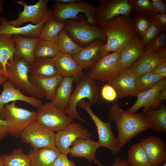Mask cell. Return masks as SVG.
<instances>
[{"label": "cell", "instance_id": "cell-14", "mask_svg": "<svg viewBox=\"0 0 166 166\" xmlns=\"http://www.w3.org/2000/svg\"><path fill=\"white\" fill-rule=\"evenodd\" d=\"M92 134L80 123H71L63 130L55 133V146L61 153H69L70 146L78 138L89 139Z\"/></svg>", "mask_w": 166, "mask_h": 166}, {"label": "cell", "instance_id": "cell-50", "mask_svg": "<svg viewBox=\"0 0 166 166\" xmlns=\"http://www.w3.org/2000/svg\"><path fill=\"white\" fill-rule=\"evenodd\" d=\"M56 2L64 4H68L75 2H78L79 0H54Z\"/></svg>", "mask_w": 166, "mask_h": 166}, {"label": "cell", "instance_id": "cell-55", "mask_svg": "<svg viewBox=\"0 0 166 166\" xmlns=\"http://www.w3.org/2000/svg\"><path fill=\"white\" fill-rule=\"evenodd\" d=\"M162 166H166V163H165Z\"/></svg>", "mask_w": 166, "mask_h": 166}, {"label": "cell", "instance_id": "cell-51", "mask_svg": "<svg viewBox=\"0 0 166 166\" xmlns=\"http://www.w3.org/2000/svg\"><path fill=\"white\" fill-rule=\"evenodd\" d=\"M8 80V78L4 76L0 77V84H3L5 81Z\"/></svg>", "mask_w": 166, "mask_h": 166}, {"label": "cell", "instance_id": "cell-31", "mask_svg": "<svg viewBox=\"0 0 166 166\" xmlns=\"http://www.w3.org/2000/svg\"><path fill=\"white\" fill-rule=\"evenodd\" d=\"M143 113L152 124V130L159 133H166V107L164 104L158 109L150 108Z\"/></svg>", "mask_w": 166, "mask_h": 166}, {"label": "cell", "instance_id": "cell-27", "mask_svg": "<svg viewBox=\"0 0 166 166\" xmlns=\"http://www.w3.org/2000/svg\"><path fill=\"white\" fill-rule=\"evenodd\" d=\"M74 80V78L72 77H63L55 90L52 100L51 101L64 111L68 106Z\"/></svg>", "mask_w": 166, "mask_h": 166}, {"label": "cell", "instance_id": "cell-1", "mask_svg": "<svg viewBox=\"0 0 166 166\" xmlns=\"http://www.w3.org/2000/svg\"><path fill=\"white\" fill-rule=\"evenodd\" d=\"M108 117L116 124L117 142L121 149L134 136L152 126L143 113H129L121 109L117 103L114 104L109 109Z\"/></svg>", "mask_w": 166, "mask_h": 166}, {"label": "cell", "instance_id": "cell-6", "mask_svg": "<svg viewBox=\"0 0 166 166\" xmlns=\"http://www.w3.org/2000/svg\"><path fill=\"white\" fill-rule=\"evenodd\" d=\"M65 22L64 29L70 37L79 45H88L97 39L102 41L107 40L103 28L89 24L86 18H83L80 21L69 19Z\"/></svg>", "mask_w": 166, "mask_h": 166}, {"label": "cell", "instance_id": "cell-37", "mask_svg": "<svg viewBox=\"0 0 166 166\" xmlns=\"http://www.w3.org/2000/svg\"><path fill=\"white\" fill-rule=\"evenodd\" d=\"M163 78L151 73L136 76L135 86L138 94L151 88Z\"/></svg>", "mask_w": 166, "mask_h": 166}, {"label": "cell", "instance_id": "cell-12", "mask_svg": "<svg viewBox=\"0 0 166 166\" xmlns=\"http://www.w3.org/2000/svg\"><path fill=\"white\" fill-rule=\"evenodd\" d=\"M120 58V53L117 52L103 56L90 67L87 75L95 80L108 82L121 70Z\"/></svg>", "mask_w": 166, "mask_h": 166}, {"label": "cell", "instance_id": "cell-48", "mask_svg": "<svg viewBox=\"0 0 166 166\" xmlns=\"http://www.w3.org/2000/svg\"><path fill=\"white\" fill-rule=\"evenodd\" d=\"M166 99V86L160 91L158 96L156 102L153 109H157L159 107L161 103L163 100Z\"/></svg>", "mask_w": 166, "mask_h": 166}, {"label": "cell", "instance_id": "cell-34", "mask_svg": "<svg viewBox=\"0 0 166 166\" xmlns=\"http://www.w3.org/2000/svg\"><path fill=\"white\" fill-rule=\"evenodd\" d=\"M4 166H30L31 161L28 156L22 149L18 148L13 150L10 154H1Z\"/></svg>", "mask_w": 166, "mask_h": 166}, {"label": "cell", "instance_id": "cell-23", "mask_svg": "<svg viewBox=\"0 0 166 166\" xmlns=\"http://www.w3.org/2000/svg\"><path fill=\"white\" fill-rule=\"evenodd\" d=\"M145 47L138 36H135L124 47L120 53L121 70L129 69L132 65L145 51Z\"/></svg>", "mask_w": 166, "mask_h": 166}, {"label": "cell", "instance_id": "cell-18", "mask_svg": "<svg viewBox=\"0 0 166 166\" xmlns=\"http://www.w3.org/2000/svg\"><path fill=\"white\" fill-rule=\"evenodd\" d=\"M165 60L166 48L161 52L146 50L129 69L135 76L150 73L156 65Z\"/></svg>", "mask_w": 166, "mask_h": 166}, {"label": "cell", "instance_id": "cell-32", "mask_svg": "<svg viewBox=\"0 0 166 166\" xmlns=\"http://www.w3.org/2000/svg\"><path fill=\"white\" fill-rule=\"evenodd\" d=\"M65 24V22L58 21L52 15L46 22L42 30L38 37L40 40L56 42Z\"/></svg>", "mask_w": 166, "mask_h": 166}, {"label": "cell", "instance_id": "cell-13", "mask_svg": "<svg viewBox=\"0 0 166 166\" xmlns=\"http://www.w3.org/2000/svg\"><path fill=\"white\" fill-rule=\"evenodd\" d=\"M24 8L23 11L18 14L15 19L9 21L4 18L7 24L15 26H19L23 24L30 22L33 24H37L41 22L44 18L48 10L47 4L49 0H39L35 4L28 5L24 0H14Z\"/></svg>", "mask_w": 166, "mask_h": 166}, {"label": "cell", "instance_id": "cell-29", "mask_svg": "<svg viewBox=\"0 0 166 166\" xmlns=\"http://www.w3.org/2000/svg\"><path fill=\"white\" fill-rule=\"evenodd\" d=\"M15 44L13 36L0 34V62L4 76L8 77V67L14 56Z\"/></svg>", "mask_w": 166, "mask_h": 166}, {"label": "cell", "instance_id": "cell-28", "mask_svg": "<svg viewBox=\"0 0 166 166\" xmlns=\"http://www.w3.org/2000/svg\"><path fill=\"white\" fill-rule=\"evenodd\" d=\"M57 74L53 58H35L30 65V76L42 77H50Z\"/></svg>", "mask_w": 166, "mask_h": 166}, {"label": "cell", "instance_id": "cell-36", "mask_svg": "<svg viewBox=\"0 0 166 166\" xmlns=\"http://www.w3.org/2000/svg\"><path fill=\"white\" fill-rule=\"evenodd\" d=\"M60 50L56 42L40 40L34 53L35 58H53Z\"/></svg>", "mask_w": 166, "mask_h": 166}, {"label": "cell", "instance_id": "cell-43", "mask_svg": "<svg viewBox=\"0 0 166 166\" xmlns=\"http://www.w3.org/2000/svg\"><path fill=\"white\" fill-rule=\"evenodd\" d=\"M53 166H77L73 161L69 160L67 155L60 153L54 162Z\"/></svg>", "mask_w": 166, "mask_h": 166}, {"label": "cell", "instance_id": "cell-39", "mask_svg": "<svg viewBox=\"0 0 166 166\" xmlns=\"http://www.w3.org/2000/svg\"><path fill=\"white\" fill-rule=\"evenodd\" d=\"M132 10L135 14L149 17L156 13L150 0H133Z\"/></svg>", "mask_w": 166, "mask_h": 166}, {"label": "cell", "instance_id": "cell-26", "mask_svg": "<svg viewBox=\"0 0 166 166\" xmlns=\"http://www.w3.org/2000/svg\"><path fill=\"white\" fill-rule=\"evenodd\" d=\"M60 153L56 146L38 149L32 148L28 154L31 161L30 166H53Z\"/></svg>", "mask_w": 166, "mask_h": 166}, {"label": "cell", "instance_id": "cell-35", "mask_svg": "<svg viewBox=\"0 0 166 166\" xmlns=\"http://www.w3.org/2000/svg\"><path fill=\"white\" fill-rule=\"evenodd\" d=\"M56 43L60 52L73 56L83 47L74 41L64 28L59 34Z\"/></svg>", "mask_w": 166, "mask_h": 166}, {"label": "cell", "instance_id": "cell-7", "mask_svg": "<svg viewBox=\"0 0 166 166\" xmlns=\"http://www.w3.org/2000/svg\"><path fill=\"white\" fill-rule=\"evenodd\" d=\"M52 16L58 21L65 22L69 19L75 20L78 14L84 13L87 22L94 25L96 24V7L80 0L68 4L56 2L52 5Z\"/></svg>", "mask_w": 166, "mask_h": 166}, {"label": "cell", "instance_id": "cell-8", "mask_svg": "<svg viewBox=\"0 0 166 166\" xmlns=\"http://www.w3.org/2000/svg\"><path fill=\"white\" fill-rule=\"evenodd\" d=\"M36 121L46 128L56 132L68 126L73 121L66 116L65 111L51 101L46 102L37 108Z\"/></svg>", "mask_w": 166, "mask_h": 166}, {"label": "cell", "instance_id": "cell-24", "mask_svg": "<svg viewBox=\"0 0 166 166\" xmlns=\"http://www.w3.org/2000/svg\"><path fill=\"white\" fill-rule=\"evenodd\" d=\"M15 44L14 56L22 58L30 65L35 58L34 53L37 44L40 40L38 37H27L19 35L13 36Z\"/></svg>", "mask_w": 166, "mask_h": 166}, {"label": "cell", "instance_id": "cell-2", "mask_svg": "<svg viewBox=\"0 0 166 166\" xmlns=\"http://www.w3.org/2000/svg\"><path fill=\"white\" fill-rule=\"evenodd\" d=\"M102 28L107 38L106 43L104 45L105 55L114 52L121 53L136 36L132 20L129 15L117 16Z\"/></svg>", "mask_w": 166, "mask_h": 166}, {"label": "cell", "instance_id": "cell-3", "mask_svg": "<svg viewBox=\"0 0 166 166\" xmlns=\"http://www.w3.org/2000/svg\"><path fill=\"white\" fill-rule=\"evenodd\" d=\"M29 67L30 64L24 59L14 56L8 67V81L29 96L40 99L45 97L44 93L30 81Z\"/></svg>", "mask_w": 166, "mask_h": 166}, {"label": "cell", "instance_id": "cell-30", "mask_svg": "<svg viewBox=\"0 0 166 166\" xmlns=\"http://www.w3.org/2000/svg\"><path fill=\"white\" fill-rule=\"evenodd\" d=\"M63 77L61 75L57 74L50 77L30 76V79L34 85L44 93L45 97L47 99L52 101L55 90Z\"/></svg>", "mask_w": 166, "mask_h": 166}, {"label": "cell", "instance_id": "cell-22", "mask_svg": "<svg viewBox=\"0 0 166 166\" xmlns=\"http://www.w3.org/2000/svg\"><path fill=\"white\" fill-rule=\"evenodd\" d=\"M53 58L57 74L73 77L74 80L80 78L83 69L72 56L60 51Z\"/></svg>", "mask_w": 166, "mask_h": 166}, {"label": "cell", "instance_id": "cell-41", "mask_svg": "<svg viewBox=\"0 0 166 166\" xmlns=\"http://www.w3.org/2000/svg\"><path fill=\"white\" fill-rule=\"evenodd\" d=\"M166 34L165 31L160 34L148 45L145 46V50L161 52L166 48Z\"/></svg>", "mask_w": 166, "mask_h": 166}, {"label": "cell", "instance_id": "cell-49", "mask_svg": "<svg viewBox=\"0 0 166 166\" xmlns=\"http://www.w3.org/2000/svg\"><path fill=\"white\" fill-rule=\"evenodd\" d=\"M160 23L165 29L166 26V14L155 13L153 15Z\"/></svg>", "mask_w": 166, "mask_h": 166}, {"label": "cell", "instance_id": "cell-38", "mask_svg": "<svg viewBox=\"0 0 166 166\" xmlns=\"http://www.w3.org/2000/svg\"><path fill=\"white\" fill-rule=\"evenodd\" d=\"M149 18L150 20L149 26L146 32L140 38L145 47L165 31V29L154 15H152Z\"/></svg>", "mask_w": 166, "mask_h": 166}, {"label": "cell", "instance_id": "cell-47", "mask_svg": "<svg viewBox=\"0 0 166 166\" xmlns=\"http://www.w3.org/2000/svg\"><path fill=\"white\" fill-rule=\"evenodd\" d=\"M8 134L6 122L0 118V141L5 138Z\"/></svg>", "mask_w": 166, "mask_h": 166}, {"label": "cell", "instance_id": "cell-20", "mask_svg": "<svg viewBox=\"0 0 166 166\" xmlns=\"http://www.w3.org/2000/svg\"><path fill=\"white\" fill-rule=\"evenodd\" d=\"M2 86L3 90L0 95V113L5 105L16 101L26 102L37 108L42 105L40 99L24 95L19 89L15 87L8 80Z\"/></svg>", "mask_w": 166, "mask_h": 166}, {"label": "cell", "instance_id": "cell-46", "mask_svg": "<svg viewBox=\"0 0 166 166\" xmlns=\"http://www.w3.org/2000/svg\"><path fill=\"white\" fill-rule=\"evenodd\" d=\"M94 164H97L99 166H104L101 164L97 160L93 161ZM112 166H131L128 162L127 159H122L120 156H118L114 160V162Z\"/></svg>", "mask_w": 166, "mask_h": 166}, {"label": "cell", "instance_id": "cell-11", "mask_svg": "<svg viewBox=\"0 0 166 166\" xmlns=\"http://www.w3.org/2000/svg\"><path fill=\"white\" fill-rule=\"evenodd\" d=\"M77 105L87 112L94 122L98 134V139L97 142L100 147L108 148L114 155L119 152L121 149L118 146L116 138L114 137L111 129V121L105 122L102 121L92 111L91 109L92 105L84 99L80 101Z\"/></svg>", "mask_w": 166, "mask_h": 166}, {"label": "cell", "instance_id": "cell-5", "mask_svg": "<svg viewBox=\"0 0 166 166\" xmlns=\"http://www.w3.org/2000/svg\"><path fill=\"white\" fill-rule=\"evenodd\" d=\"M36 112L18 107L14 102L5 105L0 113V118L7 122L8 134L16 138L36 120Z\"/></svg>", "mask_w": 166, "mask_h": 166}, {"label": "cell", "instance_id": "cell-42", "mask_svg": "<svg viewBox=\"0 0 166 166\" xmlns=\"http://www.w3.org/2000/svg\"><path fill=\"white\" fill-rule=\"evenodd\" d=\"M100 94L102 99L110 102L114 101L117 97L115 89L108 84L104 85L101 88Z\"/></svg>", "mask_w": 166, "mask_h": 166}, {"label": "cell", "instance_id": "cell-53", "mask_svg": "<svg viewBox=\"0 0 166 166\" xmlns=\"http://www.w3.org/2000/svg\"><path fill=\"white\" fill-rule=\"evenodd\" d=\"M2 76H4V74L2 66L0 62V77Z\"/></svg>", "mask_w": 166, "mask_h": 166}, {"label": "cell", "instance_id": "cell-9", "mask_svg": "<svg viewBox=\"0 0 166 166\" xmlns=\"http://www.w3.org/2000/svg\"><path fill=\"white\" fill-rule=\"evenodd\" d=\"M96 24L103 28L113 18L119 15H129L133 0H98Z\"/></svg>", "mask_w": 166, "mask_h": 166}, {"label": "cell", "instance_id": "cell-21", "mask_svg": "<svg viewBox=\"0 0 166 166\" xmlns=\"http://www.w3.org/2000/svg\"><path fill=\"white\" fill-rule=\"evenodd\" d=\"M166 86V78L161 80L151 88L139 93L134 104L126 110L129 113H134L140 108L144 107L143 113L150 108L153 109L161 90Z\"/></svg>", "mask_w": 166, "mask_h": 166}, {"label": "cell", "instance_id": "cell-16", "mask_svg": "<svg viewBox=\"0 0 166 166\" xmlns=\"http://www.w3.org/2000/svg\"><path fill=\"white\" fill-rule=\"evenodd\" d=\"M135 75L129 69L121 70L114 77L107 82L115 89L117 97L137 96Z\"/></svg>", "mask_w": 166, "mask_h": 166}, {"label": "cell", "instance_id": "cell-45", "mask_svg": "<svg viewBox=\"0 0 166 166\" xmlns=\"http://www.w3.org/2000/svg\"><path fill=\"white\" fill-rule=\"evenodd\" d=\"M151 2L156 13L166 14V5L162 1L152 0Z\"/></svg>", "mask_w": 166, "mask_h": 166}, {"label": "cell", "instance_id": "cell-10", "mask_svg": "<svg viewBox=\"0 0 166 166\" xmlns=\"http://www.w3.org/2000/svg\"><path fill=\"white\" fill-rule=\"evenodd\" d=\"M20 137L23 142L30 144L33 149L55 147V133L36 120L26 128Z\"/></svg>", "mask_w": 166, "mask_h": 166}, {"label": "cell", "instance_id": "cell-44", "mask_svg": "<svg viewBox=\"0 0 166 166\" xmlns=\"http://www.w3.org/2000/svg\"><path fill=\"white\" fill-rule=\"evenodd\" d=\"M150 73L160 76L163 78H166V60L158 64Z\"/></svg>", "mask_w": 166, "mask_h": 166}, {"label": "cell", "instance_id": "cell-15", "mask_svg": "<svg viewBox=\"0 0 166 166\" xmlns=\"http://www.w3.org/2000/svg\"><path fill=\"white\" fill-rule=\"evenodd\" d=\"M139 143L152 166H159L166 162V145L160 137L151 135L141 139Z\"/></svg>", "mask_w": 166, "mask_h": 166}, {"label": "cell", "instance_id": "cell-4", "mask_svg": "<svg viewBox=\"0 0 166 166\" xmlns=\"http://www.w3.org/2000/svg\"><path fill=\"white\" fill-rule=\"evenodd\" d=\"M100 92L95 81L87 75L84 76L77 80L69 100L68 107L65 111V113L72 120L75 119L85 121V120L81 118L77 113V105L80 101L84 98L88 99L91 105L97 103L99 100Z\"/></svg>", "mask_w": 166, "mask_h": 166}, {"label": "cell", "instance_id": "cell-33", "mask_svg": "<svg viewBox=\"0 0 166 166\" xmlns=\"http://www.w3.org/2000/svg\"><path fill=\"white\" fill-rule=\"evenodd\" d=\"M127 160L131 166H152L139 143L132 144L129 149Z\"/></svg>", "mask_w": 166, "mask_h": 166}, {"label": "cell", "instance_id": "cell-54", "mask_svg": "<svg viewBox=\"0 0 166 166\" xmlns=\"http://www.w3.org/2000/svg\"><path fill=\"white\" fill-rule=\"evenodd\" d=\"M0 166H4L2 159L1 154H0Z\"/></svg>", "mask_w": 166, "mask_h": 166}, {"label": "cell", "instance_id": "cell-25", "mask_svg": "<svg viewBox=\"0 0 166 166\" xmlns=\"http://www.w3.org/2000/svg\"><path fill=\"white\" fill-rule=\"evenodd\" d=\"M72 145L69 153L72 156L84 158L90 162L96 160L97 150L100 147L97 141L82 138H77Z\"/></svg>", "mask_w": 166, "mask_h": 166}, {"label": "cell", "instance_id": "cell-19", "mask_svg": "<svg viewBox=\"0 0 166 166\" xmlns=\"http://www.w3.org/2000/svg\"><path fill=\"white\" fill-rule=\"evenodd\" d=\"M102 41L97 39L72 56L82 69L91 67L105 55Z\"/></svg>", "mask_w": 166, "mask_h": 166}, {"label": "cell", "instance_id": "cell-40", "mask_svg": "<svg viewBox=\"0 0 166 166\" xmlns=\"http://www.w3.org/2000/svg\"><path fill=\"white\" fill-rule=\"evenodd\" d=\"M134 29L140 37L146 32L150 23L149 17L142 15L135 14L132 20Z\"/></svg>", "mask_w": 166, "mask_h": 166}, {"label": "cell", "instance_id": "cell-17", "mask_svg": "<svg viewBox=\"0 0 166 166\" xmlns=\"http://www.w3.org/2000/svg\"><path fill=\"white\" fill-rule=\"evenodd\" d=\"M52 10H48L43 20L37 24H29L22 26H15L6 23L4 18L0 17V34L24 37H38L45 23L52 16Z\"/></svg>", "mask_w": 166, "mask_h": 166}, {"label": "cell", "instance_id": "cell-52", "mask_svg": "<svg viewBox=\"0 0 166 166\" xmlns=\"http://www.w3.org/2000/svg\"><path fill=\"white\" fill-rule=\"evenodd\" d=\"M4 2L3 0H0V12L2 13H4V10L2 8V5Z\"/></svg>", "mask_w": 166, "mask_h": 166}]
</instances>
